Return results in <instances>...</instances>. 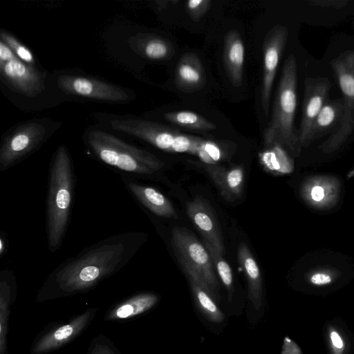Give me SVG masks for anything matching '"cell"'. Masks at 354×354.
<instances>
[{
	"label": "cell",
	"instance_id": "6da1fadb",
	"mask_svg": "<svg viewBox=\"0 0 354 354\" xmlns=\"http://www.w3.org/2000/svg\"><path fill=\"white\" fill-rule=\"evenodd\" d=\"M142 241V234L130 231L99 241L59 263L49 274L45 288L66 292L88 289L127 265Z\"/></svg>",
	"mask_w": 354,
	"mask_h": 354
},
{
	"label": "cell",
	"instance_id": "7a4b0ae2",
	"mask_svg": "<svg viewBox=\"0 0 354 354\" xmlns=\"http://www.w3.org/2000/svg\"><path fill=\"white\" fill-rule=\"evenodd\" d=\"M73 160L63 144L57 148L50 162L46 200V232L48 250L62 245L71 220L75 189Z\"/></svg>",
	"mask_w": 354,
	"mask_h": 354
},
{
	"label": "cell",
	"instance_id": "3957f363",
	"mask_svg": "<svg viewBox=\"0 0 354 354\" xmlns=\"http://www.w3.org/2000/svg\"><path fill=\"white\" fill-rule=\"evenodd\" d=\"M83 142L95 159L122 176L132 178L147 177L159 172L164 162L152 153L129 144L109 131L90 127Z\"/></svg>",
	"mask_w": 354,
	"mask_h": 354
},
{
	"label": "cell",
	"instance_id": "277c9868",
	"mask_svg": "<svg viewBox=\"0 0 354 354\" xmlns=\"http://www.w3.org/2000/svg\"><path fill=\"white\" fill-rule=\"evenodd\" d=\"M95 118L107 131L136 138L167 152L196 156L205 141L202 138L186 135L166 125L134 115L97 113Z\"/></svg>",
	"mask_w": 354,
	"mask_h": 354
},
{
	"label": "cell",
	"instance_id": "5b68a950",
	"mask_svg": "<svg viewBox=\"0 0 354 354\" xmlns=\"http://www.w3.org/2000/svg\"><path fill=\"white\" fill-rule=\"evenodd\" d=\"M297 65L290 54L286 59L275 94L270 122L264 131V143L283 145L291 149L300 144L295 124L297 108Z\"/></svg>",
	"mask_w": 354,
	"mask_h": 354
},
{
	"label": "cell",
	"instance_id": "8992f818",
	"mask_svg": "<svg viewBox=\"0 0 354 354\" xmlns=\"http://www.w3.org/2000/svg\"><path fill=\"white\" fill-rule=\"evenodd\" d=\"M60 125L49 119L37 118L8 129L1 142L0 171L8 170L38 151Z\"/></svg>",
	"mask_w": 354,
	"mask_h": 354
},
{
	"label": "cell",
	"instance_id": "52a82bcc",
	"mask_svg": "<svg viewBox=\"0 0 354 354\" xmlns=\"http://www.w3.org/2000/svg\"><path fill=\"white\" fill-rule=\"evenodd\" d=\"M171 242L183 268L192 270L216 303L221 301L220 285L212 258L205 246L188 229L174 227Z\"/></svg>",
	"mask_w": 354,
	"mask_h": 354
},
{
	"label": "cell",
	"instance_id": "ba28073f",
	"mask_svg": "<svg viewBox=\"0 0 354 354\" xmlns=\"http://www.w3.org/2000/svg\"><path fill=\"white\" fill-rule=\"evenodd\" d=\"M61 93L83 100L125 104L133 100V91L100 79L74 73H62L55 80Z\"/></svg>",
	"mask_w": 354,
	"mask_h": 354
},
{
	"label": "cell",
	"instance_id": "9c48e42d",
	"mask_svg": "<svg viewBox=\"0 0 354 354\" xmlns=\"http://www.w3.org/2000/svg\"><path fill=\"white\" fill-rule=\"evenodd\" d=\"M330 64L344 102L341 122L328 140L334 147L344 142L354 131V50L342 53L331 59Z\"/></svg>",
	"mask_w": 354,
	"mask_h": 354
},
{
	"label": "cell",
	"instance_id": "30bf717a",
	"mask_svg": "<svg viewBox=\"0 0 354 354\" xmlns=\"http://www.w3.org/2000/svg\"><path fill=\"white\" fill-rule=\"evenodd\" d=\"M1 81L12 91L34 97L44 91L46 75L37 66H29L15 55L0 61Z\"/></svg>",
	"mask_w": 354,
	"mask_h": 354
},
{
	"label": "cell",
	"instance_id": "8fae6325",
	"mask_svg": "<svg viewBox=\"0 0 354 354\" xmlns=\"http://www.w3.org/2000/svg\"><path fill=\"white\" fill-rule=\"evenodd\" d=\"M288 37V28L286 26L277 25L268 31L264 39L261 102L263 113L266 116L269 113L273 82Z\"/></svg>",
	"mask_w": 354,
	"mask_h": 354
},
{
	"label": "cell",
	"instance_id": "7c38bea8",
	"mask_svg": "<svg viewBox=\"0 0 354 354\" xmlns=\"http://www.w3.org/2000/svg\"><path fill=\"white\" fill-rule=\"evenodd\" d=\"M331 82L326 77H306L299 129L300 144L308 142L313 124L325 103L329 100Z\"/></svg>",
	"mask_w": 354,
	"mask_h": 354
},
{
	"label": "cell",
	"instance_id": "4fadbf2b",
	"mask_svg": "<svg viewBox=\"0 0 354 354\" xmlns=\"http://www.w3.org/2000/svg\"><path fill=\"white\" fill-rule=\"evenodd\" d=\"M186 210L190 220L203 236L205 247L224 254L223 239L216 214L209 203L201 196L187 203Z\"/></svg>",
	"mask_w": 354,
	"mask_h": 354
},
{
	"label": "cell",
	"instance_id": "5bb4252c",
	"mask_svg": "<svg viewBox=\"0 0 354 354\" xmlns=\"http://www.w3.org/2000/svg\"><path fill=\"white\" fill-rule=\"evenodd\" d=\"M122 181L129 193L151 213L163 218H178L170 201L156 188L126 176H122Z\"/></svg>",
	"mask_w": 354,
	"mask_h": 354
},
{
	"label": "cell",
	"instance_id": "9a60e30c",
	"mask_svg": "<svg viewBox=\"0 0 354 354\" xmlns=\"http://www.w3.org/2000/svg\"><path fill=\"white\" fill-rule=\"evenodd\" d=\"M219 190L222 197L228 202L239 198L243 192L244 171L240 167L226 169L217 165L201 163Z\"/></svg>",
	"mask_w": 354,
	"mask_h": 354
},
{
	"label": "cell",
	"instance_id": "2e32d148",
	"mask_svg": "<svg viewBox=\"0 0 354 354\" xmlns=\"http://www.w3.org/2000/svg\"><path fill=\"white\" fill-rule=\"evenodd\" d=\"M223 59L227 75L232 85L239 87L243 78L245 46L238 31L232 30L225 35Z\"/></svg>",
	"mask_w": 354,
	"mask_h": 354
},
{
	"label": "cell",
	"instance_id": "e0dca14e",
	"mask_svg": "<svg viewBox=\"0 0 354 354\" xmlns=\"http://www.w3.org/2000/svg\"><path fill=\"white\" fill-rule=\"evenodd\" d=\"M175 83L185 92H193L205 84V75L201 60L193 53L184 54L176 69Z\"/></svg>",
	"mask_w": 354,
	"mask_h": 354
},
{
	"label": "cell",
	"instance_id": "ac0fdd59",
	"mask_svg": "<svg viewBox=\"0 0 354 354\" xmlns=\"http://www.w3.org/2000/svg\"><path fill=\"white\" fill-rule=\"evenodd\" d=\"M237 259L243 268L248 282V297L255 310L262 306L263 282L259 268L250 248L241 243L238 246Z\"/></svg>",
	"mask_w": 354,
	"mask_h": 354
},
{
	"label": "cell",
	"instance_id": "d6986e66",
	"mask_svg": "<svg viewBox=\"0 0 354 354\" xmlns=\"http://www.w3.org/2000/svg\"><path fill=\"white\" fill-rule=\"evenodd\" d=\"M183 268L189 279L194 301L199 312L209 322H222L225 315L208 293L201 279L192 270L186 268Z\"/></svg>",
	"mask_w": 354,
	"mask_h": 354
},
{
	"label": "cell",
	"instance_id": "ffe728a7",
	"mask_svg": "<svg viewBox=\"0 0 354 354\" xmlns=\"http://www.w3.org/2000/svg\"><path fill=\"white\" fill-rule=\"evenodd\" d=\"M343 99L328 100L316 117L310 129L308 142L337 129L343 114Z\"/></svg>",
	"mask_w": 354,
	"mask_h": 354
},
{
	"label": "cell",
	"instance_id": "44dd1931",
	"mask_svg": "<svg viewBox=\"0 0 354 354\" xmlns=\"http://www.w3.org/2000/svg\"><path fill=\"white\" fill-rule=\"evenodd\" d=\"M134 46L140 55L150 60L169 59L174 52L169 41L157 35H145L136 39Z\"/></svg>",
	"mask_w": 354,
	"mask_h": 354
},
{
	"label": "cell",
	"instance_id": "7402d4cb",
	"mask_svg": "<svg viewBox=\"0 0 354 354\" xmlns=\"http://www.w3.org/2000/svg\"><path fill=\"white\" fill-rule=\"evenodd\" d=\"M165 120L178 127L198 131H209L216 129L214 123L203 115L188 111L167 112L163 114Z\"/></svg>",
	"mask_w": 354,
	"mask_h": 354
},
{
	"label": "cell",
	"instance_id": "603a6c76",
	"mask_svg": "<svg viewBox=\"0 0 354 354\" xmlns=\"http://www.w3.org/2000/svg\"><path fill=\"white\" fill-rule=\"evenodd\" d=\"M158 299L157 295L153 293L137 295L131 298L127 303L120 306L115 312V316L124 319L140 314L151 308Z\"/></svg>",
	"mask_w": 354,
	"mask_h": 354
},
{
	"label": "cell",
	"instance_id": "cb8c5ba5",
	"mask_svg": "<svg viewBox=\"0 0 354 354\" xmlns=\"http://www.w3.org/2000/svg\"><path fill=\"white\" fill-rule=\"evenodd\" d=\"M82 324L83 322L82 320L76 321L59 328L53 333L46 337L40 342L37 349L38 351H44L61 344V343L65 342L77 333L81 328Z\"/></svg>",
	"mask_w": 354,
	"mask_h": 354
},
{
	"label": "cell",
	"instance_id": "d4e9b609",
	"mask_svg": "<svg viewBox=\"0 0 354 354\" xmlns=\"http://www.w3.org/2000/svg\"><path fill=\"white\" fill-rule=\"evenodd\" d=\"M216 268L219 277L224 284L228 294V300L231 301L234 293L233 276L230 266L223 259V255L206 247Z\"/></svg>",
	"mask_w": 354,
	"mask_h": 354
},
{
	"label": "cell",
	"instance_id": "484cf974",
	"mask_svg": "<svg viewBox=\"0 0 354 354\" xmlns=\"http://www.w3.org/2000/svg\"><path fill=\"white\" fill-rule=\"evenodd\" d=\"M0 38V40L6 44L21 62L29 66H36V60L32 51L12 34L1 29Z\"/></svg>",
	"mask_w": 354,
	"mask_h": 354
},
{
	"label": "cell",
	"instance_id": "4316f807",
	"mask_svg": "<svg viewBox=\"0 0 354 354\" xmlns=\"http://www.w3.org/2000/svg\"><path fill=\"white\" fill-rule=\"evenodd\" d=\"M196 156L203 163L215 165L222 158V152L217 144L206 140L199 149Z\"/></svg>",
	"mask_w": 354,
	"mask_h": 354
},
{
	"label": "cell",
	"instance_id": "83f0119b",
	"mask_svg": "<svg viewBox=\"0 0 354 354\" xmlns=\"http://www.w3.org/2000/svg\"><path fill=\"white\" fill-rule=\"evenodd\" d=\"M327 334L331 354H345L346 342L343 333L339 328L330 326L328 328Z\"/></svg>",
	"mask_w": 354,
	"mask_h": 354
},
{
	"label": "cell",
	"instance_id": "f1b7e54d",
	"mask_svg": "<svg viewBox=\"0 0 354 354\" xmlns=\"http://www.w3.org/2000/svg\"><path fill=\"white\" fill-rule=\"evenodd\" d=\"M211 3L209 0H189L185 3V6L191 19L197 21L207 12Z\"/></svg>",
	"mask_w": 354,
	"mask_h": 354
},
{
	"label": "cell",
	"instance_id": "f546056e",
	"mask_svg": "<svg viewBox=\"0 0 354 354\" xmlns=\"http://www.w3.org/2000/svg\"><path fill=\"white\" fill-rule=\"evenodd\" d=\"M308 2L311 6L333 9L342 8L348 3L346 0H313Z\"/></svg>",
	"mask_w": 354,
	"mask_h": 354
},
{
	"label": "cell",
	"instance_id": "4dcf8cb0",
	"mask_svg": "<svg viewBox=\"0 0 354 354\" xmlns=\"http://www.w3.org/2000/svg\"><path fill=\"white\" fill-rule=\"evenodd\" d=\"M310 281L313 285L322 286L330 283L332 279L328 274L317 272L311 276Z\"/></svg>",
	"mask_w": 354,
	"mask_h": 354
},
{
	"label": "cell",
	"instance_id": "1f68e13d",
	"mask_svg": "<svg viewBox=\"0 0 354 354\" xmlns=\"http://www.w3.org/2000/svg\"><path fill=\"white\" fill-rule=\"evenodd\" d=\"M8 250V239L7 236L3 232H1L0 236V257H3Z\"/></svg>",
	"mask_w": 354,
	"mask_h": 354
},
{
	"label": "cell",
	"instance_id": "d6a6232c",
	"mask_svg": "<svg viewBox=\"0 0 354 354\" xmlns=\"http://www.w3.org/2000/svg\"><path fill=\"white\" fill-rule=\"evenodd\" d=\"M311 196L316 201H321L324 196V191L320 186H315L311 191Z\"/></svg>",
	"mask_w": 354,
	"mask_h": 354
}]
</instances>
